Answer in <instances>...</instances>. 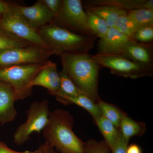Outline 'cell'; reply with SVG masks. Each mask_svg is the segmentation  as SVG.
<instances>
[{
  "instance_id": "cell-32",
  "label": "cell",
  "mask_w": 153,
  "mask_h": 153,
  "mask_svg": "<svg viewBox=\"0 0 153 153\" xmlns=\"http://www.w3.org/2000/svg\"><path fill=\"white\" fill-rule=\"evenodd\" d=\"M10 5V3L0 0V17L7 11Z\"/></svg>"
},
{
  "instance_id": "cell-26",
  "label": "cell",
  "mask_w": 153,
  "mask_h": 153,
  "mask_svg": "<svg viewBox=\"0 0 153 153\" xmlns=\"http://www.w3.org/2000/svg\"><path fill=\"white\" fill-rule=\"evenodd\" d=\"M133 39L139 43H151L153 40V25L139 28L134 34Z\"/></svg>"
},
{
  "instance_id": "cell-28",
  "label": "cell",
  "mask_w": 153,
  "mask_h": 153,
  "mask_svg": "<svg viewBox=\"0 0 153 153\" xmlns=\"http://www.w3.org/2000/svg\"><path fill=\"white\" fill-rule=\"evenodd\" d=\"M128 141L129 140L126 139L123 136L120 130L118 138L112 153H126Z\"/></svg>"
},
{
  "instance_id": "cell-4",
  "label": "cell",
  "mask_w": 153,
  "mask_h": 153,
  "mask_svg": "<svg viewBox=\"0 0 153 153\" xmlns=\"http://www.w3.org/2000/svg\"><path fill=\"white\" fill-rule=\"evenodd\" d=\"M51 62L49 60L44 63L0 68V82L7 83L13 88L16 100H23L32 94L31 84L35 76Z\"/></svg>"
},
{
  "instance_id": "cell-3",
  "label": "cell",
  "mask_w": 153,
  "mask_h": 153,
  "mask_svg": "<svg viewBox=\"0 0 153 153\" xmlns=\"http://www.w3.org/2000/svg\"><path fill=\"white\" fill-rule=\"evenodd\" d=\"M44 41L55 55L65 53H88L97 38L78 34L51 23L38 29Z\"/></svg>"
},
{
  "instance_id": "cell-19",
  "label": "cell",
  "mask_w": 153,
  "mask_h": 153,
  "mask_svg": "<svg viewBox=\"0 0 153 153\" xmlns=\"http://www.w3.org/2000/svg\"><path fill=\"white\" fill-rule=\"evenodd\" d=\"M119 129L123 136L129 140L134 136L143 135L146 131V125L144 123L134 120L126 115L121 121Z\"/></svg>"
},
{
  "instance_id": "cell-17",
  "label": "cell",
  "mask_w": 153,
  "mask_h": 153,
  "mask_svg": "<svg viewBox=\"0 0 153 153\" xmlns=\"http://www.w3.org/2000/svg\"><path fill=\"white\" fill-rule=\"evenodd\" d=\"M64 105L74 104L81 107L90 113L95 121L102 115L98 104L84 94L74 97H65L57 99Z\"/></svg>"
},
{
  "instance_id": "cell-31",
  "label": "cell",
  "mask_w": 153,
  "mask_h": 153,
  "mask_svg": "<svg viewBox=\"0 0 153 153\" xmlns=\"http://www.w3.org/2000/svg\"><path fill=\"white\" fill-rule=\"evenodd\" d=\"M42 153H56L54 150V147L46 142L40 146Z\"/></svg>"
},
{
  "instance_id": "cell-10",
  "label": "cell",
  "mask_w": 153,
  "mask_h": 153,
  "mask_svg": "<svg viewBox=\"0 0 153 153\" xmlns=\"http://www.w3.org/2000/svg\"><path fill=\"white\" fill-rule=\"evenodd\" d=\"M15 8L28 23L37 29L53 22L55 15L49 10L41 1L30 7H24L13 4Z\"/></svg>"
},
{
  "instance_id": "cell-7",
  "label": "cell",
  "mask_w": 153,
  "mask_h": 153,
  "mask_svg": "<svg viewBox=\"0 0 153 153\" xmlns=\"http://www.w3.org/2000/svg\"><path fill=\"white\" fill-rule=\"evenodd\" d=\"M94 62L109 68L113 74L131 79L153 76V68L134 62L122 55L98 54L91 55Z\"/></svg>"
},
{
  "instance_id": "cell-25",
  "label": "cell",
  "mask_w": 153,
  "mask_h": 153,
  "mask_svg": "<svg viewBox=\"0 0 153 153\" xmlns=\"http://www.w3.org/2000/svg\"><path fill=\"white\" fill-rule=\"evenodd\" d=\"M114 27L121 33L132 38L140 28L127 14L119 17Z\"/></svg>"
},
{
  "instance_id": "cell-23",
  "label": "cell",
  "mask_w": 153,
  "mask_h": 153,
  "mask_svg": "<svg viewBox=\"0 0 153 153\" xmlns=\"http://www.w3.org/2000/svg\"><path fill=\"white\" fill-rule=\"evenodd\" d=\"M85 10L87 15L88 25L94 35L97 38H101L104 37L109 28L106 22L94 13L87 10Z\"/></svg>"
},
{
  "instance_id": "cell-5",
  "label": "cell",
  "mask_w": 153,
  "mask_h": 153,
  "mask_svg": "<svg viewBox=\"0 0 153 153\" xmlns=\"http://www.w3.org/2000/svg\"><path fill=\"white\" fill-rule=\"evenodd\" d=\"M0 28L29 44L51 49L38 29L28 23L15 8L13 4H10L7 11L0 17Z\"/></svg>"
},
{
  "instance_id": "cell-24",
  "label": "cell",
  "mask_w": 153,
  "mask_h": 153,
  "mask_svg": "<svg viewBox=\"0 0 153 153\" xmlns=\"http://www.w3.org/2000/svg\"><path fill=\"white\" fill-rule=\"evenodd\" d=\"M32 44L22 41L0 28V51L12 48L31 46Z\"/></svg>"
},
{
  "instance_id": "cell-8",
  "label": "cell",
  "mask_w": 153,
  "mask_h": 153,
  "mask_svg": "<svg viewBox=\"0 0 153 153\" xmlns=\"http://www.w3.org/2000/svg\"><path fill=\"white\" fill-rule=\"evenodd\" d=\"M27 120L21 125L14 134V142L19 146L31 138L33 133L43 131L49 122L50 112L49 101L47 99L34 102L30 105L27 111Z\"/></svg>"
},
{
  "instance_id": "cell-6",
  "label": "cell",
  "mask_w": 153,
  "mask_h": 153,
  "mask_svg": "<svg viewBox=\"0 0 153 153\" xmlns=\"http://www.w3.org/2000/svg\"><path fill=\"white\" fill-rule=\"evenodd\" d=\"M52 23L78 34L96 37L88 25L80 0H62L59 13Z\"/></svg>"
},
{
  "instance_id": "cell-21",
  "label": "cell",
  "mask_w": 153,
  "mask_h": 153,
  "mask_svg": "<svg viewBox=\"0 0 153 153\" xmlns=\"http://www.w3.org/2000/svg\"><path fill=\"white\" fill-rule=\"evenodd\" d=\"M97 104L102 116L112 123L117 128L119 129L121 121L125 116L127 115L126 114L114 105L107 103L101 100Z\"/></svg>"
},
{
  "instance_id": "cell-27",
  "label": "cell",
  "mask_w": 153,
  "mask_h": 153,
  "mask_svg": "<svg viewBox=\"0 0 153 153\" xmlns=\"http://www.w3.org/2000/svg\"><path fill=\"white\" fill-rule=\"evenodd\" d=\"M110 150V149L105 141L97 142L91 140L85 143V153H109Z\"/></svg>"
},
{
  "instance_id": "cell-2",
  "label": "cell",
  "mask_w": 153,
  "mask_h": 153,
  "mask_svg": "<svg viewBox=\"0 0 153 153\" xmlns=\"http://www.w3.org/2000/svg\"><path fill=\"white\" fill-rule=\"evenodd\" d=\"M74 117L67 111L57 109L50 113L43 129L46 142L61 153H85V143L74 133Z\"/></svg>"
},
{
  "instance_id": "cell-9",
  "label": "cell",
  "mask_w": 153,
  "mask_h": 153,
  "mask_svg": "<svg viewBox=\"0 0 153 153\" xmlns=\"http://www.w3.org/2000/svg\"><path fill=\"white\" fill-rule=\"evenodd\" d=\"M55 53L51 49L31 45L0 51V68L45 63Z\"/></svg>"
},
{
  "instance_id": "cell-11",
  "label": "cell",
  "mask_w": 153,
  "mask_h": 153,
  "mask_svg": "<svg viewBox=\"0 0 153 153\" xmlns=\"http://www.w3.org/2000/svg\"><path fill=\"white\" fill-rule=\"evenodd\" d=\"M133 40L114 27L109 28L105 36L99 41L97 54L122 55L126 47Z\"/></svg>"
},
{
  "instance_id": "cell-29",
  "label": "cell",
  "mask_w": 153,
  "mask_h": 153,
  "mask_svg": "<svg viewBox=\"0 0 153 153\" xmlns=\"http://www.w3.org/2000/svg\"><path fill=\"white\" fill-rule=\"evenodd\" d=\"M50 12L55 16L60 10L62 0H41Z\"/></svg>"
},
{
  "instance_id": "cell-13",
  "label": "cell",
  "mask_w": 153,
  "mask_h": 153,
  "mask_svg": "<svg viewBox=\"0 0 153 153\" xmlns=\"http://www.w3.org/2000/svg\"><path fill=\"white\" fill-rule=\"evenodd\" d=\"M60 78L56 63H51L43 68L35 76L31 85L47 88L49 94L55 96L60 89Z\"/></svg>"
},
{
  "instance_id": "cell-20",
  "label": "cell",
  "mask_w": 153,
  "mask_h": 153,
  "mask_svg": "<svg viewBox=\"0 0 153 153\" xmlns=\"http://www.w3.org/2000/svg\"><path fill=\"white\" fill-rule=\"evenodd\" d=\"M59 74L60 78V89L55 95L57 100L65 97H76L83 94L63 70L59 72Z\"/></svg>"
},
{
  "instance_id": "cell-12",
  "label": "cell",
  "mask_w": 153,
  "mask_h": 153,
  "mask_svg": "<svg viewBox=\"0 0 153 153\" xmlns=\"http://www.w3.org/2000/svg\"><path fill=\"white\" fill-rule=\"evenodd\" d=\"M16 93L11 85L0 82V123L4 124L15 120L17 111L15 106Z\"/></svg>"
},
{
  "instance_id": "cell-30",
  "label": "cell",
  "mask_w": 153,
  "mask_h": 153,
  "mask_svg": "<svg viewBox=\"0 0 153 153\" xmlns=\"http://www.w3.org/2000/svg\"><path fill=\"white\" fill-rule=\"evenodd\" d=\"M0 153H42L41 148L35 151H25L24 152H18L13 150L8 147L5 144L0 141Z\"/></svg>"
},
{
  "instance_id": "cell-16",
  "label": "cell",
  "mask_w": 153,
  "mask_h": 153,
  "mask_svg": "<svg viewBox=\"0 0 153 153\" xmlns=\"http://www.w3.org/2000/svg\"><path fill=\"white\" fill-rule=\"evenodd\" d=\"M83 8L94 13L105 21L109 28L113 27L115 23L120 16L127 12L116 7L111 6H91L84 4Z\"/></svg>"
},
{
  "instance_id": "cell-14",
  "label": "cell",
  "mask_w": 153,
  "mask_h": 153,
  "mask_svg": "<svg viewBox=\"0 0 153 153\" xmlns=\"http://www.w3.org/2000/svg\"><path fill=\"white\" fill-rule=\"evenodd\" d=\"M152 45L135 40L131 41L123 50L122 55L129 60L153 68Z\"/></svg>"
},
{
  "instance_id": "cell-15",
  "label": "cell",
  "mask_w": 153,
  "mask_h": 153,
  "mask_svg": "<svg viewBox=\"0 0 153 153\" xmlns=\"http://www.w3.org/2000/svg\"><path fill=\"white\" fill-rule=\"evenodd\" d=\"M85 3L88 5L113 6L127 12L141 8L153 9V0H91Z\"/></svg>"
},
{
  "instance_id": "cell-33",
  "label": "cell",
  "mask_w": 153,
  "mask_h": 153,
  "mask_svg": "<svg viewBox=\"0 0 153 153\" xmlns=\"http://www.w3.org/2000/svg\"><path fill=\"white\" fill-rule=\"evenodd\" d=\"M126 153H141V151L137 145L133 144L128 147Z\"/></svg>"
},
{
  "instance_id": "cell-18",
  "label": "cell",
  "mask_w": 153,
  "mask_h": 153,
  "mask_svg": "<svg viewBox=\"0 0 153 153\" xmlns=\"http://www.w3.org/2000/svg\"><path fill=\"white\" fill-rule=\"evenodd\" d=\"M94 122L104 137L105 141L112 152L118 138L119 129L117 128L112 123L102 115Z\"/></svg>"
},
{
  "instance_id": "cell-22",
  "label": "cell",
  "mask_w": 153,
  "mask_h": 153,
  "mask_svg": "<svg viewBox=\"0 0 153 153\" xmlns=\"http://www.w3.org/2000/svg\"><path fill=\"white\" fill-rule=\"evenodd\" d=\"M128 16L139 27L153 25V9L141 8L128 11Z\"/></svg>"
},
{
  "instance_id": "cell-1",
  "label": "cell",
  "mask_w": 153,
  "mask_h": 153,
  "mask_svg": "<svg viewBox=\"0 0 153 153\" xmlns=\"http://www.w3.org/2000/svg\"><path fill=\"white\" fill-rule=\"evenodd\" d=\"M88 53H65L60 55L63 70L84 95L98 103L99 74L102 66L94 62Z\"/></svg>"
}]
</instances>
